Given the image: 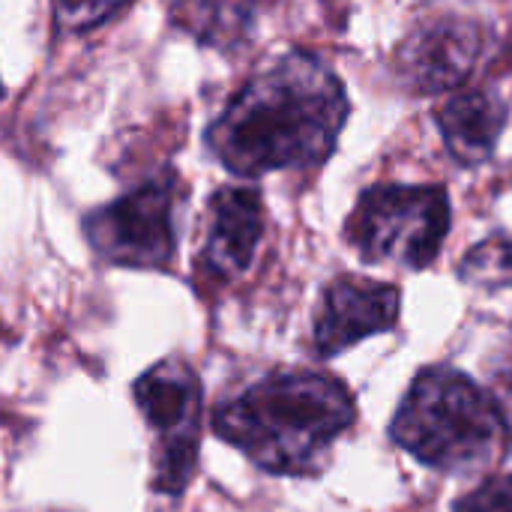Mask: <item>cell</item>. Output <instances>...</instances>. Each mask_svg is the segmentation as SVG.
I'll return each mask as SVG.
<instances>
[{"instance_id": "6da1fadb", "label": "cell", "mask_w": 512, "mask_h": 512, "mask_svg": "<svg viewBox=\"0 0 512 512\" xmlns=\"http://www.w3.org/2000/svg\"><path fill=\"white\" fill-rule=\"evenodd\" d=\"M348 120L342 81L312 54L258 69L207 126V150L240 177L324 162Z\"/></svg>"}, {"instance_id": "7a4b0ae2", "label": "cell", "mask_w": 512, "mask_h": 512, "mask_svg": "<svg viewBox=\"0 0 512 512\" xmlns=\"http://www.w3.org/2000/svg\"><path fill=\"white\" fill-rule=\"evenodd\" d=\"M354 420V396L339 378L312 369H279L219 402L213 432L267 474L312 477L327 465L333 444Z\"/></svg>"}, {"instance_id": "3957f363", "label": "cell", "mask_w": 512, "mask_h": 512, "mask_svg": "<svg viewBox=\"0 0 512 512\" xmlns=\"http://www.w3.org/2000/svg\"><path fill=\"white\" fill-rule=\"evenodd\" d=\"M390 438L435 471L465 474L486 465L507 432L480 384L450 366H429L399 402Z\"/></svg>"}, {"instance_id": "277c9868", "label": "cell", "mask_w": 512, "mask_h": 512, "mask_svg": "<svg viewBox=\"0 0 512 512\" xmlns=\"http://www.w3.org/2000/svg\"><path fill=\"white\" fill-rule=\"evenodd\" d=\"M450 231V198L444 186L381 183L360 195L345 237L369 264L426 270Z\"/></svg>"}, {"instance_id": "5b68a950", "label": "cell", "mask_w": 512, "mask_h": 512, "mask_svg": "<svg viewBox=\"0 0 512 512\" xmlns=\"http://www.w3.org/2000/svg\"><path fill=\"white\" fill-rule=\"evenodd\" d=\"M180 201V177L159 171L111 204L90 210L81 228L102 261L132 270H165L177 252Z\"/></svg>"}, {"instance_id": "8992f818", "label": "cell", "mask_w": 512, "mask_h": 512, "mask_svg": "<svg viewBox=\"0 0 512 512\" xmlns=\"http://www.w3.org/2000/svg\"><path fill=\"white\" fill-rule=\"evenodd\" d=\"M153 432V492L180 495L198 462L201 444V381L195 369L177 357L150 366L132 387Z\"/></svg>"}, {"instance_id": "52a82bcc", "label": "cell", "mask_w": 512, "mask_h": 512, "mask_svg": "<svg viewBox=\"0 0 512 512\" xmlns=\"http://www.w3.org/2000/svg\"><path fill=\"white\" fill-rule=\"evenodd\" d=\"M483 42L480 24L468 18L444 15L420 21L396 51V72L414 93H453L471 78Z\"/></svg>"}, {"instance_id": "ba28073f", "label": "cell", "mask_w": 512, "mask_h": 512, "mask_svg": "<svg viewBox=\"0 0 512 512\" xmlns=\"http://www.w3.org/2000/svg\"><path fill=\"white\" fill-rule=\"evenodd\" d=\"M399 318V291L387 282L363 276H339L324 288L315 318V348L336 357L357 342L387 333Z\"/></svg>"}, {"instance_id": "9c48e42d", "label": "cell", "mask_w": 512, "mask_h": 512, "mask_svg": "<svg viewBox=\"0 0 512 512\" xmlns=\"http://www.w3.org/2000/svg\"><path fill=\"white\" fill-rule=\"evenodd\" d=\"M264 237V201L252 186H222L207 204V231L198 252V273L213 282L243 276Z\"/></svg>"}, {"instance_id": "30bf717a", "label": "cell", "mask_w": 512, "mask_h": 512, "mask_svg": "<svg viewBox=\"0 0 512 512\" xmlns=\"http://www.w3.org/2000/svg\"><path fill=\"white\" fill-rule=\"evenodd\" d=\"M438 129L459 165L477 168L492 159L507 129V102L489 90L453 93L438 111Z\"/></svg>"}, {"instance_id": "8fae6325", "label": "cell", "mask_w": 512, "mask_h": 512, "mask_svg": "<svg viewBox=\"0 0 512 512\" xmlns=\"http://www.w3.org/2000/svg\"><path fill=\"white\" fill-rule=\"evenodd\" d=\"M171 24L210 48H237L255 24V0H171Z\"/></svg>"}, {"instance_id": "7c38bea8", "label": "cell", "mask_w": 512, "mask_h": 512, "mask_svg": "<svg viewBox=\"0 0 512 512\" xmlns=\"http://www.w3.org/2000/svg\"><path fill=\"white\" fill-rule=\"evenodd\" d=\"M459 276L480 291H504L512 288V240L489 237L477 243L459 267Z\"/></svg>"}, {"instance_id": "4fadbf2b", "label": "cell", "mask_w": 512, "mask_h": 512, "mask_svg": "<svg viewBox=\"0 0 512 512\" xmlns=\"http://www.w3.org/2000/svg\"><path fill=\"white\" fill-rule=\"evenodd\" d=\"M135 0H51L54 24L63 33H87L126 12Z\"/></svg>"}, {"instance_id": "5bb4252c", "label": "cell", "mask_w": 512, "mask_h": 512, "mask_svg": "<svg viewBox=\"0 0 512 512\" xmlns=\"http://www.w3.org/2000/svg\"><path fill=\"white\" fill-rule=\"evenodd\" d=\"M453 512H512V474H498L462 495Z\"/></svg>"}, {"instance_id": "9a60e30c", "label": "cell", "mask_w": 512, "mask_h": 512, "mask_svg": "<svg viewBox=\"0 0 512 512\" xmlns=\"http://www.w3.org/2000/svg\"><path fill=\"white\" fill-rule=\"evenodd\" d=\"M486 393H489V399H492V405L504 423L507 438H512V345L492 360Z\"/></svg>"}, {"instance_id": "2e32d148", "label": "cell", "mask_w": 512, "mask_h": 512, "mask_svg": "<svg viewBox=\"0 0 512 512\" xmlns=\"http://www.w3.org/2000/svg\"><path fill=\"white\" fill-rule=\"evenodd\" d=\"M0 96H3V84H0Z\"/></svg>"}]
</instances>
